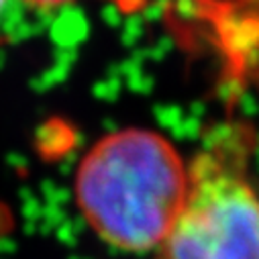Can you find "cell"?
<instances>
[{
    "mask_svg": "<svg viewBox=\"0 0 259 259\" xmlns=\"http://www.w3.org/2000/svg\"><path fill=\"white\" fill-rule=\"evenodd\" d=\"M23 3H27L29 7H35V9H59V7H66L70 3H74V0H23Z\"/></svg>",
    "mask_w": 259,
    "mask_h": 259,
    "instance_id": "3957f363",
    "label": "cell"
},
{
    "mask_svg": "<svg viewBox=\"0 0 259 259\" xmlns=\"http://www.w3.org/2000/svg\"><path fill=\"white\" fill-rule=\"evenodd\" d=\"M255 135L237 120L217 124L188 159L182 206L157 259H259Z\"/></svg>",
    "mask_w": 259,
    "mask_h": 259,
    "instance_id": "7a4b0ae2",
    "label": "cell"
},
{
    "mask_svg": "<svg viewBox=\"0 0 259 259\" xmlns=\"http://www.w3.org/2000/svg\"><path fill=\"white\" fill-rule=\"evenodd\" d=\"M5 7V0H0V9H3Z\"/></svg>",
    "mask_w": 259,
    "mask_h": 259,
    "instance_id": "277c9868",
    "label": "cell"
},
{
    "mask_svg": "<svg viewBox=\"0 0 259 259\" xmlns=\"http://www.w3.org/2000/svg\"><path fill=\"white\" fill-rule=\"evenodd\" d=\"M188 159L153 128H120L80 159L74 198L84 223L108 247L157 251L186 194Z\"/></svg>",
    "mask_w": 259,
    "mask_h": 259,
    "instance_id": "6da1fadb",
    "label": "cell"
}]
</instances>
